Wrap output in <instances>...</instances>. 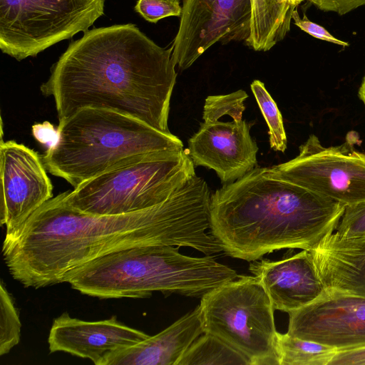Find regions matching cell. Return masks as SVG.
I'll return each instance as SVG.
<instances>
[{
	"label": "cell",
	"instance_id": "cell-1",
	"mask_svg": "<svg viewBox=\"0 0 365 365\" xmlns=\"http://www.w3.org/2000/svg\"><path fill=\"white\" fill-rule=\"evenodd\" d=\"M211 192L195 175L164 202L140 211L95 215L72 207L63 192L6 234L2 254L12 277L35 289L63 283L71 270L134 247H188L205 255L222 252L210 232Z\"/></svg>",
	"mask_w": 365,
	"mask_h": 365
},
{
	"label": "cell",
	"instance_id": "cell-2",
	"mask_svg": "<svg viewBox=\"0 0 365 365\" xmlns=\"http://www.w3.org/2000/svg\"><path fill=\"white\" fill-rule=\"evenodd\" d=\"M173 48L157 45L135 24L94 28L71 42L40 87L61 121L86 107L116 110L170 133L177 73Z\"/></svg>",
	"mask_w": 365,
	"mask_h": 365
},
{
	"label": "cell",
	"instance_id": "cell-3",
	"mask_svg": "<svg viewBox=\"0 0 365 365\" xmlns=\"http://www.w3.org/2000/svg\"><path fill=\"white\" fill-rule=\"evenodd\" d=\"M345 207L257 166L212 194L210 232L227 255L252 262L285 248L314 250Z\"/></svg>",
	"mask_w": 365,
	"mask_h": 365
},
{
	"label": "cell",
	"instance_id": "cell-4",
	"mask_svg": "<svg viewBox=\"0 0 365 365\" xmlns=\"http://www.w3.org/2000/svg\"><path fill=\"white\" fill-rule=\"evenodd\" d=\"M178 247L150 245L113 252L71 270L63 282L100 299L144 298L154 292L202 297L239 276L210 255L190 257Z\"/></svg>",
	"mask_w": 365,
	"mask_h": 365
},
{
	"label": "cell",
	"instance_id": "cell-5",
	"mask_svg": "<svg viewBox=\"0 0 365 365\" xmlns=\"http://www.w3.org/2000/svg\"><path fill=\"white\" fill-rule=\"evenodd\" d=\"M58 130V141L41 158L49 173L73 187L130 157L183 148L171 133L110 109L81 108L59 121Z\"/></svg>",
	"mask_w": 365,
	"mask_h": 365
},
{
	"label": "cell",
	"instance_id": "cell-6",
	"mask_svg": "<svg viewBox=\"0 0 365 365\" xmlns=\"http://www.w3.org/2000/svg\"><path fill=\"white\" fill-rule=\"evenodd\" d=\"M195 174L183 148L150 152L127 158L63 195L85 213L126 214L164 202Z\"/></svg>",
	"mask_w": 365,
	"mask_h": 365
},
{
	"label": "cell",
	"instance_id": "cell-7",
	"mask_svg": "<svg viewBox=\"0 0 365 365\" xmlns=\"http://www.w3.org/2000/svg\"><path fill=\"white\" fill-rule=\"evenodd\" d=\"M199 307L204 333L227 344L250 365H279L274 309L257 277L239 275L205 294Z\"/></svg>",
	"mask_w": 365,
	"mask_h": 365
},
{
	"label": "cell",
	"instance_id": "cell-8",
	"mask_svg": "<svg viewBox=\"0 0 365 365\" xmlns=\"http://www.w3.org/2000/svg\"><path fill=\"white\" fill-rule=\"evenodd\" d=\"M106 0H0V48L21 61L80 32L104 14Z\"/></svg>",
	"mask_w": 365,
	"mask_h": 365
},
{
	"label": "cell",
	"instance_id": "cell-9",
	"mask_svg": "<svg viewBox=\"0 0 365 365\" xmlns=\"http://www.w3.org/2000/svg\"><path fill=\"white\" fill-rule=\"evenodd\" d=\"M294 158L272 166L280 177L346 206L365 201V153L349 140L323 146L311 135Z\"/></svg>",
	"mask_w": 365,
	"mask_h": 365
},
{
	"label": "cell",
	"instance_id": "cell-10",
	"mask_svg": "<svg viewBox=\"0 0 365 365\" xmlns=\"http://www.w3.org/2000/svg\"><path fill=\"white\" fill-rule=\"evenodd\" d=\"M250 0H182L173 59L181 70L191 66L216 43L246 41L250 35Z\"/></svg>",
	"mask_w": 365,
	"mask_h": 365
},
{
	"label": "cell",
	"instance_id": "cell-11",
	"mask_svg": "<svg viewBox=\"0 0 365 365\" xmlns=\"http://www.w3.org/2000/svg\"><path fill=\"white\" fill-rule=\"evenodd\" d=\"M289 314L287 334L335 348L365 347V297L327 291Z\"/></svg>",
	"mask_w": 365,
	"mask_h": 365
},
{
	"label": "cell",
	"instance_id": "cell-12",
	"mask_svg": "<svg viewBox=\"0 0 365 365\" xmlns=\"http://www.w3.org/2000/svg\"><path fill=\"white\" fill-rule=\"evenodd\" d=\"M1 224L6 234L19 229L53 197V185L41 157L14 140L0 144Z\"/></svg>",
	"mask_w": 365,
	"mask_h": 365
},
{
	"label": "cell",
	"instance_id": "cell-13",
	"mask_svg": "<svg viewBox=\"0 0 365 365\" xmlns=\"http://www.w3.org/2000/svg\"><path fill=\"white\" fill-rule=\"evenodd\" d=\"M251 125L243 119L203 121L189 139L187 153L195 165L215 170L222 182H232L257 165Z\"/></svg>",
	"mask_w": 365,
	"mask_h": 365
},
{
	"label": "cell",
	"instance_id": "cell-14",
	"mask_svg": "<svg viewBox=\"0 0 365 365\" xmlns=\"http://www.w3.org/2000/svg\"><path fill=\"white\" fill-rule=\"evenodd\" d=\"M149 336L142 331L121 323L115 316L88 322L63 313L56 318L48 342L50 352L63 351L106 365L115 353L132 346Z\"/></svg>",
	"mask_w": 365,
	"mask_h": 365
},
{
	"label": "cell",
	"instance_id": "cell-15",
	"mask_svg": "<svg viewBox=\"0 0 365 365\" xmlns=\"http://www.w3.org/2000/svg\"><path fill=\"white\" fill-rule=\"evenodd\" d=\"M249 270L261 282L274 310L289 313L327 292L308 250L278 261L254 260Z\"/></svg>",
	"mask_w": 365,
	"mask_h": 365
},
{
	"label": "cell",
	"instance_id": "cell-16",
	"mask_svg": "<svg viewBox=\"0 0 365 365\" xmlns=\"http://www.w3.org/2000/svg\"><path fill=\"white\" fill-rule=\"evenodd\" d=\"M309 252L327 291L365 297V235L342 238L331 232Z\"/></svg>",
	"mask_w": 365,
	"mask_h": 365
},
{
	"label": "cell",
	"instance_id": "cell-17",
	"mask_svg": "<svg viewBox=\"0 0 365 365\" xmlns=\"http://www.w3.org/2000/svg\"><path fill=\"white\" fill-rule=\"evenodd\" d=\"M203 333L198 305L160 333L113 354L106 365H177Z\"/></svg>",
	"mask_w": 365,
	"mask_h": 365
},
{
	"label": "cell",
	"instance_id": "cell-18",
	"mask_svg": "<svg viewBox=\"0 0 365 365\" xmlns=\"http://www.w3.org/2000/svg\"><path fill=\"white\" fill-rule=\"evenodd\" d=\"M250 1L251 31L245 43L256 51H267L289 32L296 7L285 0Z\"/></svg>",
	"mask_w": 365,
	"mask_h": 365
},
{
	"label": "cell",
	"instance_id": "cell-19",
	"mask_svg": "<svg viewBox=\"0 0 365 365\" xmlns=\"http://www.w3.org/2000/svg\"><path fill=\"white\" fill-rule=\"evenodd\" d=\"M276 351L279 365H329L337 353L326 344L279 332Z\"/></svg>",
	"mask_w": 365,
	"mask_h": 365
},
{
	"label": "cell",
	"instance_id": "cell-20",
	"mask_svg": "<svg viewBox=\"0 0 365 365\" xmlns=\"http://www.w3.org/2000/svg\"><path fill=\"white\" fill-rule=\"evenodd\" d=\"M177 365H250L249 360L211 334L203 333L188 348Z\"/></svg>",
	"mask_w": 365,
	"mask_h": 365
},
{
	"label": "cell",
	"instance_id": "cell-21",
	"mask_svg": "<svg viewBox=\"0 0 365 365\" xmlns=\"http://www.w3.org/2000/svg\"><path fill=\"white\" fill-rule=\"evenodd\" d=\"M261 113L268 125L269 145L274 151L284 152L287 138L282 114L264 83L255 80L250 85Z\"/></svg>",
	"mask_w": 365,
	"mask_h": 365
},
{
	"label": "cell",
	"instance_id": "cell-22",
	"mask_svg": "<svg viewBox=\"0 0 365 365\" xmlns=\"http://www.w3.org/2000/svg\"><path fill=\"white\" fill-rule=\"evenodd\" d=\"M21 324L13 299L0 284V355L8 354L20 341Z\"/></svg>",
	"mask_w": 365,
	"mask_h": 365
},
{
	"label": "cell",
	"instance_id": "cell-23",
	"mask_svg": "<svg viewBox=\"0 0 365 365\" xmlns=\"http://www.w3.org/2000/svg\"><path fill=\"white\" fill-rule=\"evenodd\" d=\"M247 98L248 95L243 90L229 94L207 96L203 107V121L219 120L224 115L230 116L233 120H242L245 110L244 103Z\"/></svg>",
	"mask_w": 365,
	"mask_h": 365
},
{
	"label": "cell",
	"instance_id": "cell-24",
	"mask_svg": "<svg viewBox=\"0 0 365 365\" xmlns=\"http://www.w3.org/2000/svg\"><path fill=\"white\" fill-rule=\"evenodd\" d=\"M335 234L342 238L365 235V201L346 205L336 227Z\"/></svg>",
	"mask_w": 365,
	"mask_h": 365
},
{
	"label": "cell",
	"instance_id": "cell-25",
	"mask_svg": "<svg viewBox=\"0 0 365 365\" xmlns=\"http://www.w3.org/2000/svg\"><path fill=\"white\" fill-rule=\"evenodd\" d=\"M135 10L146 21L157 23L169 16H180V0H138Z\"/></svg>",
	"mask_w": 365,
	"mask_h": 365
},
{
	"label": "cell",
	"instance_id": "cell-26",
	"mask_svg": "<svg viewBox=\"0 0 365 365\" xmlns=\"http://www.w3.org/2000/svg\"><path fill=\"white\" fill-rule=\"evenodd\" d=\"M292 19L297 26L316 38L342 46H349L347 42L335 38L323 26L309 20L305 14L300 18L297 9L292 14Z\"/></svg>",
	"mask_w": 365,
	"mask_h": 365
},
{
	"label": "cell",
	"instance_id": "cell-27",
	"mask_svg": "<svg viewBox=\"0 0 365 365\" xmlns=\"http://www.w3.org/2000/svg\"><path fill=\"white\" fill-rule=\"evenodd\" d=\"M324 11H333L344 15L361 6L365 0H307Z\"/></svg>",
	"mask_w": 365,
	"mask_h": 365
},
{
	"label": "cell",
	"instance_id": "cell-28",
	"mask_svg": "<svg viewBox=\"0 0 365 365\" xmlns=\"http://www.w3.org/2000/svg\"><path fill=\"white\" fill-rule=\"evenodd\" d=\"M32 134L40 143L48 148L53 146L58 139V130L48 121L37 123L32 126Z\"/></svg>",
	"mask_w": 365,
	"mask_h": 365
},
{
	"label": "cell",
	"instance_id": "cell-29",
	"mask_svg": "<svg viewBox=\"0 0 365 365\" xmlns=\"http://www.w3.org/2000/svg\"><path fill=\"white\" fill-rule=\"evenodd\" d=\"M329 365H365V347L337 351Z\"/></svg>",
	"mask_w": 365,
	"mask_h": 365
},
{
	"label": "cell",
	"instance_id": "cell-30",
	"mask_svg": "<svg viewBox=\"0 0 365 365\" xmlns=\"http://www.w3.org/2000/svg\"><path fill=\"white\" fill-rule=\"evenodd\" d=\"M359 96L365 106V76L359 88Z\"/></svg>",
	"mask_w": 365,
	"mask_h": 365
},
{
	"label": "cell",
	"instance_id": "cell-31",
	"mask_svg": "<svg viewBox=\"0 0 365 365\" xmlns=\"http://www.w3.org/2000/svg\"><path fill=\"white\" fill-rule=\"evenodd\" d=\"M287 1L289 4L297 8V6L302 3V1L305 0H285Z\"/></svg>",
	"mask_w": 365,
	"mask_h": 365
}]
</instances>
